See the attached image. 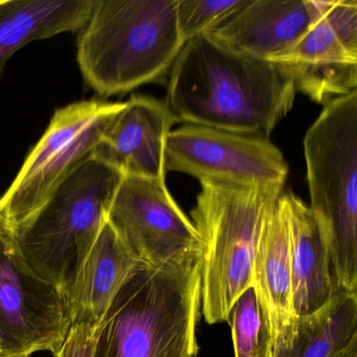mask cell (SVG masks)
Listing matches in <instances>:
<instances>
[{
	"mask_svg": "<svg viewBox=\"0 0 357 357\" xmlns=\"http://www.w3.org/2000/svg\"><path fill=\"white\" fill-rule=\"evenodd\" d=\"M101 323L99 325H91V324L73 325L61 348L53 356L93 357L100 329H101Z\"/></svg>",
	"mask_w": 357,
	"mask_h": 357,
	"instance_id": "21",
	"label": "cell"
},
{
	"mask_svg": "<svg viewBox=\"0 0 357 357\" xmlns=\"http://www.w3.org/2000/svg\"><path fill=\"white\" fill-rule=\"evenodd\" d=\"M123 177L110 165L89 158L14 234L26 265L66 296L75 268L84 260L107 222Z\"/></svg>",
	"mask_w": 357,
	"mask_h": 357,
	"instance_id": "6",
	"label": "cell"
},
{
	"mask_svg": "<svg viewBox=\"0 0 357 357\" xmlns=\"http://www.w3.org/2000/svg\"><path fill=\"white\" fill-rule=\"evenodd\" d=\"M330 357H357V334L353 336L351 342Z\"/></svg>",
	"mask_w": 357,
	"mask_h": 357,
	"instance_id": "22",
	"label": "cell"
},
{
	"mask_svg": "<svg viewBox=\"0 0 357 357\" xmlns=\"http://www.w3.org/2000/svg\"><path fill=\"white\" fill-rule=\"evenodd\" d=\"M252 287L266 319L273 352L291 344L298 317L292 308L289 231L283 194L261 227L252 263Z\"/></svg>",
	"mask_w": 357,
	"mask_h": 357,
	"instance_id": "13",
	"label": "cell"
},
{
	"mask_svg": "<svg viewBox=\"0 0 357 357\" xmlns=\"http://www.w3.org/2000/svg\"><path fill=\"white\" fill-rule=\"evenodd\" d=\"M296 93L279 64L236 53L206 35L179 52L166 105L178 122L268 139Z\"/></svg>",
	"mask_w": 357,
	"mask_h": 357,
	"instance_id": "1",
	"label": "cell"
},
{
	"mask_svg": "<svg viewBox=\"0 0 357 357\" xmlns=\"http://www.w3.org/2000/svg\"><path fill=\"white\" fill-rule=\"evenodd\" d=\"M291 264L292 308L306 317L337 294L325 238L310 208L292 192L283 193Z\"/></svg>",
	"mask_w": 357,
	"mask_h": 357,
	"instance_id": "16",
	"label": "cell"
},
{
	"mask_svg": "<svg viewBox=\"0 0 357 357\" xmlns=\"http://www.w3.org/2000/svg\"><path fill=\"white\" fill-rule=\"evenodd\" d=\"M227 323L235 357H273L271 332L252 286L236 301Z\"/></svg>",
	"mask_w": 357,
	"mask_h": 357,
	"instance_id": "19",
	"label": "cell"
},
{
	"mask_svg": "<svg viewBox=\"0 0 357 357\" xmlns=\"http://www.w3.org/2000/svg\"><path fill=\"white\" fill-rule=\"evenodd\" d=\"M315 5L308 31L269 61L285 68L296 91L326 104L357 89V1L315 0Z\"/></svg>",
	"mask_w": 357,
	"mask_h": 357,
	"instance_id": "9",
	"label": "cell"
},
{
	"mask_svg": "<svg viewBox=\"0 0 357 357\" xmlns=\"http://www.w3.org/2000/svg\"><path fill=\"white\" fill-rule=\"evenodd\" d=\"M315 14V0H248L208 35L236 53L269 61L308 31Z\"/></svg>",
	"mask_w": 357,
	"mask_h": 357,
	"instance_id": "14",
	"label": "cell"
},
{
	"mask_svg": "<svg viewBox=\"0 0 357 357\" xmlns=\"http://www.w3.org/2000/svg\"><path fill=\"white\" fill-rule=\"evenodd\" d=\"M166 171L199 181L284 185L288 165L268 139L187 124L167 137Z\"/></svg>",
	"mask_w": 357,
	"mask_h": 357,
	"instance_id": "10",
	"label": "cell"
},
{
	"mask_svg": "<svg viewBox=\"0 0 357 357\" xmlns=\"http://www.w3.org/2000/svg\"><path fill=\"white\" fill-rule=\"evenodd\" d=\"M202 252L139 263L101 323L93 357H198Z\"/></svg>",
	"mask_w": 357,
	"mask_h": 357,
	"instance_id": "2",
	"label": "cell"
},
{
	"mask_svg": "<svg viewBox=\"0 0 357 357\" xmlns=\"http://www.w3.org/2000/svg\"><path fill=\"white\" fill-rule=\"evenodd\" d=\"M7 231H11V229H10L9 225H7L5 219H3V215L0 213V236L3 235V234L6 233Z\"/></svg>",
	"mask_w": 357,
	"mask_h": 357,
	"instance_id": "23",
	"label": "cell"
},
{
	"mask_svg": "<svg viewBox=\"0 0 357 357\" xmlns=\"http://www.w3.org/2000/svg\"><path fill=\"white\" fill-rule=\"evenodd\" d=\"M310 210L337 291L357 292V91L325 104L304 139Z\"/></svg>",
	"mask_w": 357,
	"mask_h": 357,
	"instance_id": "5",
	"label": "cell"
},
{
	"mask_svg": "<svg viewBox=\"0 0 357 357\" xmlns=\"http://www.w3.org/2000/svg\"><path fill=\"white\" fill-rule=\"evenodd\" d=\"M124 106L125 102L89 100L55 112L45 135L0 198V213L13 236L70 175L93 158Z\"/></svg>",
	"mask_w": 357,
	"mask_h": 357,
	"instance_id": "7",
	"label": "cell"
},
{
	"mask_svg": "<svg viewBox=\"0 0 357 357\" xmlns=\"http://www.w3.org/2000/svg\"><path fill=\"white\" fill-rule=\"evenodd\" d=\"M177 0H96L79 31L77 58L87 84L103 97L160 82L185 43Z\"/></svg>",
	"mask_w": 357,
	"mask_h": 357,
	"instance_id": "3",
	"label": "cell"
},
{
	"mask_svg": "<svg viewBox=\"0 0 357 357\" xmlns=\"http://www.w3.org/2000/svg\"><path fill=\"white\" fill-rule=\"evenodd\" d=\"M139 261L106 222L95 243L75 268L66 292L73 325H99Z\"/></svg>",
	"mask_w": 357,
	"mask_h": 357,
	"instance_id": "15",
	"label": "cell"
},
{
	"mask_svg": "<svg viewBox=\"0 0 357 357\" xmlns=\"http://www.w3.org/2000/svg\"><path fill=\"white\" fill-rule=\"evenodd\" d=\"M291 344L273 357H330L357 334V292L340 291L323 308L296 324Z\"/></svg>",
	"mask_w": 357,
	"mask_h": 357,
	"instance_id": "18",
	"label": "cell"
},
{
	"mask_svg": "<svg viewBox=\"0 0 357 357\" xmlns=\"http://www.w3.org/2000/svg\"><path fill=\"white\" fill-rule=\"evenodd\" d=\"M107 222L144 264L160 266L202 252L195 227L175 202L166 183L123 177Z\"/></svg>",
	"mask_w": 357,
	"mask_h": 357,
	"instance_id": "11",
	"label": "cell"
},
{
	"mask_svg": "<svg viewBox=\"0 0 357 357\" xmlns=\"http://www.w3.org/2000/svg\"><path fill=\"white\" fill-rule=\"evenodd\" d=\"M96 0H0V79L10 58L33 41L79 32Z\"/></svg>",
	"mask_w": 357,
	"mask_h": 357,
	"instance_id": "17",
	"label": "cell"
},
{
	"mask_svg": "<svg viewBox=\"0 0 357 357\" xmlns=\"http://www.w3.org/2000/svg\"><path fill=\"white\" fill-rule=\"evenodd\" d=\"M248 0H177L176 24L183 43L206 36L227 22Z\"/></svg>",
	"mask_w": 357,
	"mask_h": 357,
	"instance_id": "20",
	"label": "cell"
},
{
	"mask_svg": "<svg viewBox=\"0 0 357 357\" xmlns=\"http://www.w3.org/2000/svg\"><path fill=\"white\" fill-rule=\"evenodd\" d=\"M61 290L22 259L11 231L0 236V357L56 354L70 332Z\"/></svg>",
	"mask_w": 357,
	"mask_h": 357,
	"instance_id": "8",
	"label": "cell"
},
{
	"mask_svg": "<svg viewBox=\"0 0 357 357\" xmlns=\"http://www.w3.org/2000/svg\"><path fill=\"white\" fill-rule=\"evenodd\" d=\"M178 122L168 106L147 96H132L110 125L93 158L124 176L166 183V143Z\"/></svg>",
	"mask_w": 357,
	"mask_h": 357,
	"instance_id": "12",
	"label": "cell"
},
{
	"mask_svg": "<svg viewBox=\"0 0 357 357\" xmlns=\"http://www.w3.org/2000/svg\"><path fill=\"white\" fill-rule=\"evenodd\" d=\"M191 212L202 241V312L210 325L229 321L236 301L252 286V263L265 215L284 185L200 181Z\"/></svg>",
	"mask_w": 357,
	"mask_h": 357,
	"instance_id": "4",
	"label": "cell"
}]
</instances>
